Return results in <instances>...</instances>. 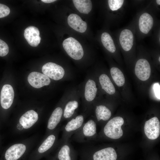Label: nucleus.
<instances>
[{
	"label": "nucleus",
	"mask_w": 160,
	"mask_h": 160,
	"mask_svg": "<svg viewBox=\"0 0 160 160\" xmlns=\"http://www.w3.org/2000/svg\"><path fill=\"white\" fill-rule=\"evenodd\" d=\"M39 140V135H36L13 143L5 152V160L23 159L36 146Z\"/></svg>",
	"instance_id": "nucleus-1"
},
{
	"label": "nucleus",
	"mask_w": 160,
	"mask_h": 160,
	"mask_svg": "<svg viewBox=\"0 0 160 160\" xmlns=\"http://www.w3.org/2000/svg\"><path fill=\"white\" fill-rule=\"evenodd\" d=\"M60 128L58 127L54 131L45 136L43 139L33 151L29 160H38L43 156L57 147Z\"/></svg>",
	"instance_id": "nucleus-2"
},
{
	"label": "nucleus",
	"mask_w": 160,
	"mask_h": 160,
	"mask_svg": "<svg viewBox=\"0 0 160 160\" xmlns=\"http://www.w3.org/2000/svg\"><path fill=\"white\" fill-rule=\"evenodd\" d=\"M96 124L92 119L84 122L81 128L72 135V139L79 143L88 142L96 135Z\"/></svg>",
	"instance_id": "nucleus-3"
},
{
	"label": "nucleus",
	"mask_w": 160,
	"mask_h": 160,
	"mask_svg": "<svg viewBox=\"0 0 160 160\" xmlns=\"http://www.w3.org/2000/svg\"><path fill=\"white\" fill-rule=\"evenodd\" d=\"M85 118L79 115L69 120L62 128L63 134L60 142L69 140L71 137L77 131L84 123Z\"/></svg>",
	"instance_id": "nucleus-4"
},
{
	"label": "nucleus",
	"mask_w": 160,
	"mask_h": 160,
	"mask_svg": "<svg viewBox=\"0 0 160 160\" xmlns=\"http://www.w3.org/2000/svg\"><path fill=\"white\" fill-rule=\"evenodd\" d=\"M124 123V119L121 117L117 116L112 118L104 126V134L107 137L113 139L120 138L123 134L121 126Z\"/></svg>",
	"instance_id": "nucleus-5"
},
{
	"label": "nucleus",
	"mask_w": 160,
	"mask_h": 160,
	"mask_svg": "<svg viewBox=\"0 0 160 160\" xmlns=\"http://www.w3.org/2000/svg\"><path fill=\"white\" fill-rule=\"evenodd\" d=\"M63 45L67 54L73 59L79 60L83 57L84 52L82 47L75 38L70 37L65 39Z\"/></svg>",
	"instance_id": "nucleus-6"
},
{
	"label": "nucleus",
	"mask_w": 160,
	"mask_h": 160,
	"mask_svg": "<svg viewBox=\"0 0 160 160\" xmlns=\"http://www.w3.org/2000/svg\"><path fill=\"white\" fill-rule=\"evenodd\" d=\"M43 74L49 78L55 80L62 79L65 74V71L61 66L52 62L47 63L42 68Z\"/></svg>",
	"instance_id": "nucleus-7"
},
{
	"label": "nucleus",
	"mask_w": 160,
	"mask_h": 160,
	"mask_svg": "<svg viewBox=\"0 0 160 160\" xmlns=\"http://www.w3.org/2000/svg\"><path fill=\"white\" fill-rule=\"evenodd\" d=\"M63 111V108L58 107L53 111L47 122L45 136L47 135L54 131L62 121Z\"/></svg>",
	"instance_id": "nucleus-8"
},
{
	"label": "nucleus",
	"mask_w": 160,
	"mask_h": 160,
	"mask_svg": "<svg viewBox=\"0 0 160 160\" xmlns=\"http://www.w3.org/2000/svg\"><path fill=\"white\" fill-rule=\"evenodd\" d=\"M144 130L145 134L148 139L151 140L157 139L160 133V123L158 118L154 117L146 121Z\"/></svg>",
	"instance_id": "nucleus-9"
},
{
	"label": "nucleus",
	"mask_w": 160,
	"mask_h": 160,
	"mask_svg": "<svg viewBox=\"0 0 160 160\" xmlns=\"http://www.w3.org/2000/svg\"><path fill=\"white\" fill-rule=\"evenodd\" d=\"M151 68L148 62L146 59H141L137 61L135 67V73L140 80L145 81L150 77Z\"/></svg>",
	"instance_id": "nucleus-10"
},
{
	"label": "nucleus",
	"mask_w": 160,
	"mask_h": 160,
	"mask_svg": "<svg viewBox=\"0 0 160 160\" xmlns=\"http://www.w3.org/2000/svg\"><path fill=\"white\" fill-rule=\"evenodd\" d=\"M14 97V92L12 87L9 84L4 85L1 90L0 103L2 108L8 109L12 105Z\"/></svg>",
	"instance_id": "nucleus-11"
},
{
	"label": "nucleus",
	"mask_w": 160,
	"mask_h": 160,
	"mask_svg": "<svg viewBox=\"0 0 160 160\" xmlns=\"http://www.w3.org/2000/svg\"><path fill=\"white\" fill-rule=\"evenodd\" d=\"M28 81L31 86L36 88L48 85L50 83L49 77L44 74L37 72L30 73L28 76Z\"/></svg>",
	"instance_id": "nucleus-12"
},
{
	"label": "nucleus",
	"mask_w": 160,
	"mask_h": 160,
	"mask_svg": "<svg viewBox=\"0 0 160 160\" xmlns=\"http://www.w3.org/2000/svg\"><path fill=\"white\" fill-rule=\"evenodd\" d=\"M39 34L38 29L33 26L26 28L24 33V37L28 43L33 47H37L40 43L41 38Z\"/></svg>",
	"instance_id": "nucleus-13"
},
{
	"label": "nucleus",
	"mask_w": 160,
	"mask_h": 160,
	"mask_svg": "<svg viewBox=\"0 0 160 160\" xmlns=\"http://www.w3.org/2000/svg\"><path fill=\"white\" fill-rule=\"evenodd\" d=\"M57 147L58 148L57 156L59 160H72L71 154L73 149L69 140L60 142L59 140Z\"/></svg>",
	"instance_id": "nucleus-14"
},
{
	"label": "nucleus",
	"mask_w": 160,
	"mask_h": 160,
	"mask_svg": "<svg viewBox=\"0 0 160 160\" xmlns=\"http://www.w3.org/2000/svg\"><path fill=\"white\" fill-rule=\"evenodd\" d=\"M68 23L71 27L80 33H84L87 30V25L86 23L76 14H71L69 15Z\"/></svg>",
	"instance_id": "nucleus-15"
},
{
	"label": "nucleus",
	"mask_w": 160,
	"mask_h": 160,
	"mask_svg": "<svg viewBox=\"0 0 160 160\" xmlns=\"http://www.w3.org/2000/svg\"><path fill=\"white\" fill-rule=\"evenodd\" d=\"M117 157L115 150L110 147L98 150L93 155V160H116Z\"/></svg>",
	"instance_id": "nucleus-16"
},
{
	"label": "nucleus",
	"mask_w": 160,
	"mask_h": 160,
	"mask_svg": "<svg viewBox=\"0 0 160 160\" xmlns=\"http://www.w3.org/2000/svg\"><path fill=\"white\" fill-rule=\"evenodd\" d=\"M133 35L132 31L127 29L122 30L119 37V42L123 49L126 51L132 48L133 44Z\"/></svg>",
	"instance_id": "nucleus-17"
},
{
	"label": "nucleus",
	"mask_w": 160,
	"mask_h": 160,
	"mask_svg": "<svg viewBox=\"0 0 160 160\" xmlns=\"http://www.w3.org/2000/svg\"><path fill=\"white\" fill-rule=\"evenodd\" d=\"M153 20L151 16L147 13H145L140 16L139 21L140 30L143 33L147 34L152 28Z\"/></svg>",
	"instance_id": "nucleus-18"
},
{
	"label": "nucleus",
	"mask_w": 160,
	"mask_h": 160,
	"mask_svg": "<svg viewBox=\"0 0 160 160\" xmlns=\"http://www.w3.org/2000/svg\"><path fill=\"white\" fill-rule=\"evenodd\" d=\"M78 103L76 100L68 102L65 106L62 121L64 120L69 121L73 118L75 111L78 108Z\"/></svg>",
	"instance_id": "nucleus-19"
},
{
	"label": "nucleus",
	"mask_w": 160,
	"mask_h": 160,
	"mask_svg": "<svg viewBox=\"0 0 160 160\" xmlns=\"http://www.w3.org/2000/svg\"><path fill=\"white\" fill-rule=\"evenodd\" d=\"M97 90L95 82L93 80L89 79L85 86L84 95L86 100L89 102L92 101L95 97Z\"/></svg>",
	"instance_id": "nucleus-20"
},
{
	"label": "nucleus",
	"mask_w": 160,
	"mask_h": 160,
	"mask_svg": "<svg viewBox=\"0 0 160 160\" xmlns=\"http://www.w3.org/2000/svg\"><path fill=\"white\" fill-rule=\"evenodd\" d=\"M99 79L102 89L107 93L112 95L115 93L114 87L107 75L102 74L100 76Z\"/></svg>",
	"instance_id": "nucleus-21"
},
{
	"label": "nucleus",
	"mask_w": 160,
	"mask_h": 160,
	"mask_svg": "<svg viewBox=\"0 0 160 160\" xmlns=\"http://www.w3.org/2000/svg\"><path fill=\"white\" fill-rule=\"evenodd\" d=\"M73 1L75 7L81 13L88 14L92 9L91 0H73Z\"/></svg>",
	"instance_id": "nucleus-22"
},
{
	"label": "nucleus",
	"mask_w": 160,
	"mask_h": 160,
	"mask_svg": "<svg viewBox=\"0 0 160 160\" xmlns=\"http://www.w3.org/2000/svg\"><path fill=\"white\" fill-rule=\"evenodd\" d=\"M97 119L98 121L108 120L111 115L110 110L103 105L97 106L95 111Z\"/></svg>",
	"instance_id": "nucleus-23"
},
{
	"label": "nucleus",
	"mask_w": 160,
	"mask_h": 160,
	"mask_svg": "<svg viewBox=\"0 0 160 160\" xmlns=\"http://www.w3.org/2000/svg\"><path fill=\"white\" fill-rule=\"evenodd\" d=\"M110 72L114 81L118 86L121 87L124 85L125 82V77L119 69L116 67H112L111 69Z\"/></svg>",
	"instance_id": "nucleus-24"
},
{
	"label": "nucleus",
	"mask_w": 160,
	"mask_h": 160,
	"mask_svg": "<svg viewBox=\"0 0 160 160\" xmlns=\"http://www.w3.org/2000/svg\"><path fill=\"white\" fill-rule=\"evenodd\" d=\"M102 42L105 48L110 52L113 53L116 49L113 41L110 35L107 32H104L101 35Z\"/></svg>",
	"instance_id": "nucleus-25"
},
{
	"label": "nucleus",
	"mask_w": 160,
	"mask_h": 160,
	"mask_svg": "<svg viewBox=\"0 0 160 160\" xmlns=\"http://www.w3.org/2000/svg\"><path fill=\"white\" fill-rule=\"evenodd\" d=\"M110 8L112 11L120 9L123 4V0H109L108 1Z\"/></svg>",
	"instance_id": "nucleus-26"
},
{
	"label": "nucleus",
	"mask_w": 160,
	"mask_h": 160,
	"mask_svg": "<svg viewBox=\"0 0 160 160\" xmlns=\"http://www.w3.org/2000/svg\"><path fill=\"white\" fill-rule=\"evenodd\" d=\"M9 50V47L7 44L0 39V56L3 57L7 55Z\"/></svg>",
	"instance_id": "nucleus-27"
},
{
	"label": "nucleus",
	"mask_w": 160,
	"mask_h": 160,
	"mask_svg": "<svg viewBox=\"0 0 160 160\" xmlns=\"http://www.w3.org/2000/svg\"><path fill=\"white\" fill-rule=\"evenodd\" d=\"M152 92L155 98L158 100L160 99V85L158 83L153 84L152 87Z\"/></svg>",
	"instance_id": "nucleus-28"
},
{
	"label": "nucleus",
	"mask_w": 160,
	"mask_h": 160,
	"mask_svg": "<svg viewBox=\"0 0 160 160\" xmlns=\"http://www.w3.org/2000/svg\"><path fill=\"white\" fill-rule=\"evenodd\" d=\"M10 12V9L8 7L4 4H0V18L7 16Z\"/></svg>",
	"instance_id": "nucleus-29"
},
{
	"label": "nucleus",
	"mask_w": 160,
	"mask_h": 160,
	"mask_svg": "<svg viewBox=\"0 0 160 160\" xmlns=\"http://www.w3.org/2000/svg\"><path fill=\"white\" fill-rule=\"evenodd\" d=\"M55 0H41V1L45 3H50L55 1Z\"/></svg>",
	"instance_id": "nucleus-30"
},
{
	"label": "nucleus",
	"mask_w": 160,
	"mask_h": 160,
	"mask_svg": "<svg viewBox=\"0 0 160 160\" xmlns=\"http://www.w3.org/2000/svg\"><path fill=\"white\" fill-rule=\"evenodd\" d=\"M156 2L159 5H160V0H156Z\"/></svg>",
	"instance_id": "nucleus-31"
},
{
	"label": "nucleus",
	"mask_w": 160,
	"mask_h": 160,
	"mask_svg": "<svg viewBox=\"0 0 160 160\" xmlns=\"http://www.w3.org/2000/svg\"><path fill=\"white\" fill-rule=\"evenodd\" d=\"M159 62H160V57H159Z\"/></svg>",
	"instance_id": "nucleus-32"
}]
</instances>
